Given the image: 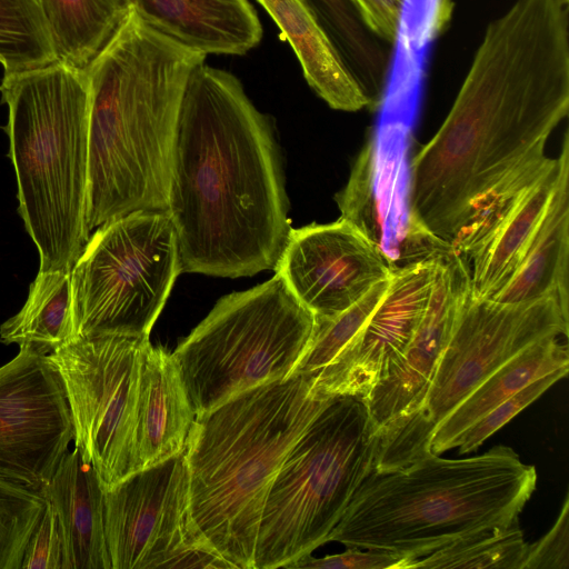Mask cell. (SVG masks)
Returning a JSON list of instances; mask_svg holds the SVG:
<instances>
[{
    "label": "cell",
    "instance_id": "6da1fadb",
    "mask_svg": "<svg viewBox=\"0 0 569 569\" xmlns=\"http://www.w3.org/2000/svg\"><path fill=\"white\" fill-rule=\"evenodd\" d=\"M567 7L516 0L493 19L442 124L409 161L411 223L450 250L472 201L568 116Z\"/></svg>",
    "mask_w": 569,
    "mask_h": 569
},
{
    "label": "cell",
    "instance_id": "7a4b0ae2",
    "mask_svg": "<svg viewBox=\"0 0 569 569\" xmlns=\"http://www.w3.org/2000/svg\"><path fill=\"white\" fill-rule=\"evenodd\" d=\"M288 198L270 119L232 73L201 63L180 106L168 209L179 272L238 278L274 269Z\"/></svg>",
    "mask_w": 569,
    "mask_h": 569
},
{
    "label": "cell",
    "instance_id": "3957f363",
    "mask_svg": "<svg viewBox=\"0 0 569 569\" xmlns=\"http://www.w3.org/2000/svg\"><path fill=\"white\" fill-rule=\"evenodd\" d=\"M204 59L130 9L86 67L89 232L132 212L167 211L180 106Z\"/></svg>",
    "mask_w": 569,
    "mask_h": 569
},
{
    "label": "cell",
    "instance_id": "277c9868",
    "mask_svg": "<svg viewBox=\"0 0 569 569\" xmlns=\"http://www.w3.org/2000/svg\"><path fill=\"white\" fill-rule=\"evenodd\" d=\"M332 398L292 375L194 417L186 449L193 519L231 569H253L270 488L299 438Z\"/></svg>",
    "mask_w": 569,
    "mask_h": 569
},
{
    "label": "cell",
    "instance_id": "5b68a950",
    "mask_svg": "<svg viewBox=\"0 0 569 569\" xmlns=\"http://www.w3.org/2000/svg\"><path fill=\"white\" fill-rule=\"evenodd\" d=\"M536 485V468L507 446L463 459L429 453L396 470H373L327 542L411 561L467 535L517 521Z\"/></svg>",
    "mask_w": 569,
    "mask_h": 569
},
{
    "label": "cell",
    "instance_id": "8992f818",
    "mask_svg": "<svg viewBox=\"0 0 569 569\" xmlns=\"http://www.w3.org/2000/svg\"><path fill=\"white\" fill-rule=\"evenodd\" d=\"M3 127L18 186V211L39 270L72 268L87 229L89 90L84 69L62 61L6 74Z\"/></svg>",
    "mask_w": 569,
    "mask_h": 569
},
{
    "label": "cell",
    "instance_id": "52a82bcc",
    "mask_svg": "<svg viewBox=\"0 0 569 569\" xmlns=\"http://www.w3.org/2000/svg\"><path fill=\"white\" fill-rule=\"evenodd\" d=\"M379 433L361 398L333 397L290 450L263 508L253 569L311 553L375 470Z\"/></svg>",
    "mask_w": 569,
    "mask_h": 569
},
{
    "label": "cell",
    "instance_id": "ba28073f",
    "mask_svg": "<svg viewBox=\"0 0 569 569\" xmlns=\"http://www.w3.org/2000/svg\"><path fill=\"white\" fill-rule=\"evenodd\" d=\"M313 325L315 315L278 273L222 297L172 353L194 417L288 378Z\"/></svg>",
    "mask_w": 569,
    "mask_h": 569
},
{
    "label": "cell",
    "instance_id": "9c48e42d",
    "mask_svg": "<svg viewBox=\"0 0 569 569\" xmlns=\"http://www.w3.org/2000/svg\"><path fill=\"white\" fill-rule=\"evenodd\" d=\"M568 320L556 296L501 303L469 293L423 397L379 432L375 471L396 470L431 453V436L448 413L528 346L567 336Z\"/></svg>",
    "mask_w": 569,
    "mask_h": 569
},
{
    "label": "cell",
    "instance_id": "30bf717a",
    "mask_svg": "<svg viewBox=\"0 0 569 569\" xmlns=\"http://www.w3.org/2000/svg\"><path fill=\"white\" fill-rule=\"evenodd\" d=\"M179 273L167 211H137L100 226L71 269L76 338L149 337Z\"/></svg>",
    "mask_w": 569,
    "mask_h": 569
},
{
    "label": "cell",
    "instance_id": "8fae6325",
    "mask_svg": "<svg viewBox=\"0 0 569 569\" xmlns=\"http://www.w3.org/2000/svg\"><path fill=\"white\" fill-rule=\"evenodd\" d=\"M149 337H78L49 353L66 391L73 441L108 489L140 470L137 420Z\"/></svg>",
    "mask_w": 569,
    "mask_h": 569
},
{
    "label": "cell",
    "instance_id": "7c38bea8",
    "mask_svg": "<svg viewBox=\"0 0 569 569\" xmlns=\"http://www.w3.org/2000/svg\"><path fill=\"white\" fill-rule=\"evenodd\" d=\"M111 569H231L199 530L184 451L103 492Z\"/></svg>",
    "mask_w": 569,
    "mask_h": 569
},
{
    "label": "cell",
    "instance_id": "4fadbf2b",
    "mask_svg": "<svg viewBox=\"0 0 569 569\" xmlns=\"http://www.w3.org/2000/svg\"><path fill=\"white\" fill-rule=\"evenodd\" d=\"M61 376L30 347L0 367V478L40 491L73 440Z\"/></svg>",
    "mask_w": 569,
    "mask_h": 569
},
{
    "label": "cell",
    "instance_id": "5bb4252c",
    "mask_svg": "<svg viewBox=\"0 0 569 569\" xmlns=\"http://www.w3.org/2000/svg\"><path fill=\"white\" fill-rule=\"evenodd\" d=\"M397 266L343 218L290 230L274 267L295 297L315 316L351 307Z\"/></svg>",
    "mask_w": 569,
    "mask_h": 569
},
{
    "label": "cell",
    "instance_id": "9a60e30c",
    "mask_svg": "<svg viewBox=\"0 0 569 569\" xmlns=\"http://www.w3.org/2000/svg\"><path fill=\"white\" fill-rule=\"evenodd\" d=\"M441 256V254H440ZM439 256L397 267L378 306L350 345L312 377V391L362 400L403 352L427 306Z\"/></svg>",
    "mask_w": 569,
    "mask_h": 569
},
{
    "label": "cell",
    "instance_id": "2e32d148",
    "mask_svg": "<svg viewBox=\"0 0 569 569\" xmlns=\"http://www.w3.org/2000/svg\"><path fill=\"white\" fill-rule=\"evenodd\" d=\"M470 293V268L455 252L439 256L423 316L399 358L363 399L379 433L423 397Z\"/></svg>",
    "mask_w": 569,
    "mask_h": 569
},
{
    "label": "cell",
    "instance_id": "e0dca14e",
    "mask_svg": "<svg viewBox=\"0 0 569 569\" xmlns=\"http://www.w3.org/2000/svg\"><path fill=\"white\" fill-rule=\"evenodd\" d=\"M152 29L206 56H241L262 39L248 0H122Z\"/></svg>",
    "mask_w": 569,
    "mask_h": 569
},
{
    "label": "cell",
    "instance_id": "ac0fdd59",
    "mask_svg": "<svg viewBox=\"0 0 569 569\" xmlns=\"http://www.w3.org/2000/svg\"><path fill=\"white\" fill-rule=\"evenodd\" d=\"M556 186L541 220L513 274L491 298L521 303L556 296L568 318L569 136L566 131Z\"/></svg>",
    "mask_w": 569,
    "mask_h": 569
},
{
    "label": "cell",
    "instance_id": "d6986e66",
    "mask_svg": "<svg viewBox=\"0 0 569 569\" xmlns=\"http://www.w3.org/2000/svg\"><path fill=\"white\" fill-rule=\"evenodd\" d=\"M103 492L96 470L77 448L67 452L41 490L58 519L66 569H111L104 535Z\"/></svg>",
    "mask_w": 569,
    "mask_h": 569
},
{
    "label": "cell",
    "instance_id": "ffe728a7",
    "mask_svg": "<svg viewBox=\"0 0 569 569\" xmlns=\"http://www.w3.org/2000/svg\"><path fill=\"white\" fill-rule=\"evenodd\" d=\"M193 421L172 353L149 342L142 358L138 401L140 470L184 451Z\"/></svg>",
    "mask_w": 569,
    "mask_h": 569
},
{
    "label": "cell",
    "instance_id": "44dd1931",
    "mask_svg": "<svg viewBox=\"0 0 569 569\" xmlns=\"http://www.w3.org/2000/svg\"><path fill=\"white\" fill-rule=\"evenodd\" d=\"M293 49L306 81L328 106L359 111L371 101L302 0H257Z\"/></svg>",
    "mask_w": 569,
    "mask_h": 569
},
{
    "label": "cell",
    "instance_id": "7402d4cb",
    "mask_svg": "<svg viewBox=\"0 0 569 569\" xmlns=\"http://www.w3.org/2000/svg\"><path fill=\"white\" fill-rule=\"evenodd\" d=\"M569 368L567 345L558 337H547L528 346L469 393L436 427L430 442V452L440 455L455 448L456 440L495 409L530 382L558 369Z\"/></svg>",
    "mask_w": 569,
    "mask_h": 569
},
{
    "label": "cell",
    "instance_id": "603a6c76",
    "mask_svg": "<svg viewBox=\"0 0 569 569\" xmlns=\"http://www.w3.org/2000/svg\"><path fill=\"white\" fill-rule=\"evenodd\" d=\"M559 159L529 189L493 239L472 260L470 295L491 299L510 279L541 220L557 182Z\"/></svg>",
    "mask_w": 569,
    "mask_h": 569
},
{
    "label": "cell",
    "instance_id": "cb8c5ba5",
    "mask_svg": "<svg viewBox=\"0 0 569 569\" xmlns=\"http://www.w3.org/2000/svg\"><path fill=\"white\" fill-rule=\"evenodd\" d=\"M71 269L39 270L21 310L0 327V341L49 355L76 339Z\"/></svg>",
    "mask_w": 569,
    "mask_h": 569
},
{
    "label": "cell",
    "instance_id": "d4e9b609",
    "mask_svg": "<svg viewBox=\"0 0 569 569\" xmlns=\"http://www.w3.org/2000/svg\"><path fill=\"white\" fill-rule=\"evenodd\" d=\"M546 143L533 148L472 201L451 240L452 252L472 259L493 239L529 189L555 164L556 158L546 154Z\"/></svg>",
    "mask_w": 569,
    "mask_h": 569
},
{
    "label": "cell",
    "instance_id": "484cf974",
    "mask_svg": "<svg viewBox=\"0 0 569 569\" xmlns=\"http://www.w3.org/2000/svg\"><path fill=\"white\" fill-rule=\"evenodd\" d=\"M59 61L86 69L130 8L122 0H39Z\"/></svg>",
    "mask_w": 569,
    "mask_h": 569
},
{
    "label": "cell",
    "instance_id": "4316f807",
    "mask_svg": "<svg viewBox=\"0 0 569 569\" xmlns=\"http://www.w3.org/2000/svg\"><path fill=\"white\" fill-rule=\"evenodd\" d=\"M372 104H380L391 61L350 0H302Z\"/></svg>",
    "mask_w": 569,
    "mask_h": 569
},
{
    "label": "cell",
    "instance_id": "83f0119b",
    "mask_svg": "<svg viewBox=\"0 0 569 569\" xmlns=\"http://www.w3.org/2000/svg\"><path fill=\"white\" fill-rule=\"evenodd\" d=\"M528 543L519 521L461 537L436 551L413 559L407 569L476 568L520 569Z\"/></svg>",
    "mask_w": 569,
    "mask_h": 569
},
{
    "label": "cell",
    "instance_id": "f1b7e54d",
    "mask_svg": "<svg viewBox=\"0 0 569 569\" xmlns=\"http://www.w3.org/2000/svg\"><path fill=\"white\" fill-rule=\"evenodd\" d=\"M57 60L39 0H0V63L4 76Z\"/></svg>",
    "mask_w": 569,
    "mask_h": 569
},
{
    "label": "cell",
    "instance_id": "f546056e",
    "mask_svg": "<svg viewBox=\"0 0 569 569\" xmlns=\"http://www.w3.org/2000/svg\"><path fill=\"white\" fill-rule=\"evenodd\" d=\"M389 281L390 277L377 282L356 303L340 313L331 317L315 316L309 342L290 376L315 377L332 365L362 329L385 295Z\"/></svg>",
    "mask_w": 569,
    "mask_h": 569
},
{
    "label": "cell",
    "instance_id": "4dcf8cb0",
    "mask_svg": "<svg viewBox=\"0 0 569 569\" xmlns=\"http://www.w3.org/2000/svg\"><path fill=\"white\" fill-rule=\"evenodd\" d=\"M47 500L40 491L0 478V569H21Z\"/></svg>",
    "mask_w": 569,
    "mask_h": 569
},
{
    "label": "cell",
    "instance_id": "1f68e13d",
    "mask_svg": "<svg viewBox=\"0 0 569 569\" xmlns=\"http://www.w3.org/2000/svg\"><path fill=\"white\" fill-rule=\"evenodd\" d=\"M569 368L550 372L520 389L469 427L455 442L459 453L476 451L489 437L532 403L552 385L568 375Z\"/></svg>",
    "mask_w": 569,
    "mask_h": 569
},
{
    "label": "cell",
    "instance_id": "d6a6232c",
    "mask_svg": "<svg viewBox=\"0 0 569 569\" xmlns=\"http://www.w3.org/2000/svg\"><path fill=\"white\" fill-rule=\"evenodd\" d=\"M447 11V0H405L395 46L425 57L429 42L446 20Z\"/></svg>",
    "mask_w": 569,
    "mask_h": 569
},
{
    "label": "cell",
    "instance_id": "836d02e7",
    "mask_svg": "<svg viewBox=\"0 0 569 569\" xmlns=\"http://www.w3.org/2000/svg\"><path fill=\"white\" fill-rule=\"evenodd\" d=\"M21 569H66L62 533L48 501L27 543Z\"/></svg>",
    "mask_w": 569,
    "mask_h": 569
},
{
    "label": "cell",
    "instance_id": "e575fe53",
    "mask_svg": "<svg viewBox=\"0 0 569 569\" xmlns=\"http://www.w3.org/2000/svg\"><path fill=\"white\" fill-rule=\"evenodd\" d=\"M338 555L315 558L311 553L288 563V569H407L410 559L395 552L347 547Z\"/></svg>",
    "mask_w": 569,
    "mask_h": 569
},
{
    "label": "cell",
    "instance_id": "d590c367",
    "mask_svg": "<svg viewBox=\"0 0 569 569\" xmlns=\"http://www.w3.org/2000/svg\"><path fill=\"white\" fill-rule=\"evenodd\" d=\"M569 568V497L566 495L559 516L549 531L528 545L520 569Z\"/></svg>",
    "mask_w": 569,
    "mask_h": 569
},
{
    "label": "cell",
    "instance_id": "8d00e7d4",
    "mask_svg": "<svg viewBox=\"0 0 569 569\" xmlns=\"http://www.w3.org/2000/svg\"><path fill=\"white\" fill-rule=\"evenodd\" d=\"M365 27L379 40L395 46L405 0H350Z\"/></svg>",
    "mask_w": 569,
    "mask_h": 569
},
{
    "label": "cell",
    "instance_id": "74e56055",
    "mask_svg": "<svg viewBox=\"0 0 569 569\" xmlns=\"http://www.w3.org/2000/svg\"><path fill=\"white\" fill-rule=\"evenodd\" d=\"M561 1H562L565 4H567V6H568V1H569V0H561Z\"/></svg>",
    "mask_w": 569,
    "mask_h": 569
}]
</instances>
